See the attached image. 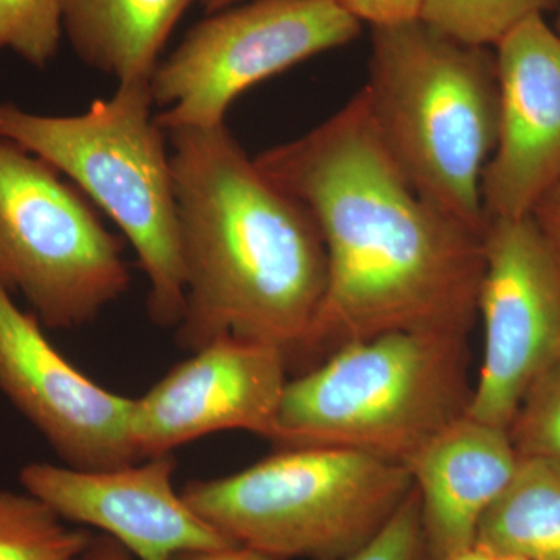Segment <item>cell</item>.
<instances>
[{"label":"cell","instance_id":"1","mask_svg":"<svg viewBox=\"0 0 560 560\" xmlns=\"http://www.w3.org/2000/svg\"><path fill=\"white\" fill-rule=\"evenodd\" d=\"M254 160L307 206L326 246V293L300 357H326L390 331L469 335L485 234L411 186L361 92L318 127Z\"/></svg>","mask_w":560,"mask_h":560},{"label":"cell","instance_id":"2","mask_svg":"<svg viewBox=\"0 0 560 560\" xmlns=\"http://www.w3.org/2000/svg\"><path fill=\"white\" fill-rule=\"evenodd\" d=\"M167 136L186 285L179 345L197 352L219 338H243L283 350L290 364L326 293L315 217L226 124Z\"/></svg>","mask_w":560,"mask_h":560},{"label":"cell","instance_id":"3","mask_svg":"<svg viewBox=\"0 0 560 560\" xmlns=\"http://www.w3.org/2000/svg\"><path fill=\"white\" fill-rule=\"evenodd\" d=\"M360 92L411 186L485 234L481 183L499 135L495 51L422 20L371 27L370 72Z\"/></svg>","mask_w":560,"mask_h":560},{"label":"cell","instance_id":"4","mask_svg":"<svg viewBox=\"0 0 560 560\" xmlns=\"http://www.w3.org/2000/svg\"><path fill=\"white\" fill-rule=\"evenodd\" d=\"M467 335L390 331L349 342L289 381L271 441L405 464L469 411Z\"/></svg>","mask_w":560,"mask_h":560},{"label":"cell","instance_id":"5","mask_svg":"<svg viewBox=\"0 0 560 560\" xmlns=\"http://www.w3.org/2000/svg\"><path fill=\"white\" fill-rule=\"evenodd\" d=\"M151 81L119 83L113 97L75 116H43L0 101V139L68 176L119 226L149 280V315L178 327L186 305L178 205L167 132Z\"/></svg>","mask_w":560,"mask_h":560},{"label":"cell","instance_id":"6","mask_svg":"<svg viewBox=\"0 0 560 560\" xmlns=\"http://www.w3.org/2000/svg\"><path fill=\"white\" fill-rule=\"evenodd\" d=\"M404 464L334 447H287L180 495L224 539L280 560H342L410 495Z\"/></svg>","mask_w":560,"mask_h":560},{"label":"cell","instance_id":"7","mask_svg":"<svg viewBox=\"0 0 560 560\" xmlns=\"http://www.w3.org/2000/svg\"><path fill=\"white\" fill-rule=\"evenodd\" d=\"M124 245L61 173L0 139V285L49 329L92 323L127 293Z\"/></svg>","mask_w":560,"mask_h":560},{"label":"cell","instance_id":"8","mask_svg":"<svg viewBox=\"0 0 560 560\" xmlns=\"http://www.w3.org/2000/svg\"><path fill=\"white\" fill-rule=\"evenodd\" d=\"M363 24L335 0H248L208 14L151 77L165 132L226 124L243 92L348 46Z\"/></svg>","mask_w":560,"mask_h":560},{"label":"cell","instance_id":"9","mask_svg":"<svg viewBox=\"0 0 560 560\" xmlns=\"http://www.w3.org/2000/svg\"><path fill=\"white\" fill-rule=\"evenodd\" d=\"M482 243V359L467 416L508 430L560 350V260L530 215L489 220Z\"/></svg>","mask_w":560,"mask_h":560},{"label":"cell","instance_id":"10","mask_svg":"<svg viewBox=\"0 0 560 560\" xmlns=\"http://www.w3.org/2000/svg\"><path fill=\"white\" fill-rule=\"evenodd\" d=\"M0 390L39 431L62 464L110 470L138 463L131 440L135 399L77 370L0 285Z\"/></svg>","mask_w":560,"mask_h":560},{"label":"cell","instance_id":"11","mask_svg":"<svg viewBox=\"0 0 560 560\" xmlns=\"http://www.w3.org/2000/svg\"><path fill=\"white\" fill-rule=\"evenodd\" d=\"M191 353L135 399L130 429L140 460L219 431H249L270 441L275 434L289 383L283 350L224 337Z\"/></svg>","mask_w":560,"mask_h":560},{"label":"cell","instance_id":"12","mask_svg":"<svg viewBox=\"0 0 560 560\" xmlns=\"http://www.w3.org/2000/svg\"><path fill=\"white\" fill-rule=\"evenodd\" d=\"M175 470L168 453L97 471L32 463L20 480L62 521L101 529L138 560H173L179 552L234 545L191 510L173 486Z\"/></svg>","mask_w":560,"mask_h":560},{"label":"cell","instance_id":"13","mask_svg":"<svg viewBox=\"0 0 560 560\" xmlns=\"http://www.w3.org/2000/svg\"><path fill=\"white\" fill-rule=\"evenodd\" d=\"M499 135L482 175L486 220L529 217L560 175V35L529 18L493 47Z\"/></svg>","mask_w":560,"mask_h":560},{"label":"cell","instance_id":"14","mask_svg":"<svg viewBox=\"0 0 560 560\" xmlns=\"http://www.w3.org/2000/svg\"><path fill=\"white\" fill-rule=\"evenodd\" d=\"M518 460L506 429L466 415L404 464L418 492L430 560L477 545L482 517L510 486Z\"/></svg>","mask_w":560,"mask_h":560},{"label":"cell","instance_id":"15","mask_svg":"<svg viewBox=\"0 0 560 560\" xmlns=\"http://www.w3.org/2000/svg\"><path fill=\"white\" fill-rule=\"evenodd\" d=\"M197 0H60L62 28L84 65L117 83L151 81L161 51Z\"/></svg>","mask_w":560,"mask_h":560},{"label":"cell","instance_id":"16","mask_svg":"<svg viewBox=\"0 0 560 560\" xmlns=\"http://www.w3.org/2000/svg\"><path fill=\"white\" fill-rule=\"evenodd\" d=\"M478 547L493 556L560 560V463L521 456L500 499L486 512Z\"/></svg>","mask_w":560,"mask_h":560},{"label":"cell","instance_id":"17","mask_svg":"<svg viewBox=\"0 0 560 560\" xmlns=\"http://www.w3.org/2000/svg\"><path fill=\"white\" fill-rule=\"evenodd\" d=\"M92 537L32 493L0 490V560H80Z\"/></svg>","mask_w":560,"mask_h":560},{"label":"cell","instance_id":"18","mask_svg":"<svg viewBox=\"0 0 560 560\" xmlns=\"http://www.w3.org/2000/svg\"><path fill=\"white\" fill-rule=\"evenodd\" d=\"M559 10L560 0H425L420 20L452 38L493 49L522 22Z\"/></svg>","mask_w":560,"mask_h":560},{"label":"cell","instance_id":"19","mask_svg":"<svg viewBox=\"0 0 560 560\" xmlns=\"http://www.w3.org/2000/svg\"><path fill=\"white\" fill-rule=\"evenodd\" d=\"M508 433L518 456L560 463V350L526 390Z\"/></svg>","mask_w":560,"mask_h":560},{"label":"cell","instance_id":"20","mask_svg":"<svg viewBox=\"0 0 560 560\" xmlns=\"http://www.w3.org/2000/svg\"><path fill=\"white\" fill-rule=\"evenodd\" d=\"M65 28L60 0H0V50L44 69L57 55Z\"/></svg>","mask_w":560,"mask_h":560},{"label":"cell","instance_id":"21","mask_svg":"<svg viewBox=\"0 0 560 560\" xmlns=\"http://www.w3.org/2000/svg\"><path fill=\"white\" fill-rule=\"evenodd\" d=\"M342 560H430L416 489L374 539Z\"/></svg>","mask_w":560,"mask_h":560},{"label":"cell","instance_id":"22","mask_svg":"<svg viewBox=\"0 0 560 560\" xmlns=\"http://www.w3.org/2000/svg\"><path fill=\"white\" fill-rule=\"evenodd\" d=\"M346 13L371 27L420 20L425 0H335Z\"/></svg>","mask_w":560,"mask_h":560},{"label":"cell","instance_id":"23","mask_svg":"<svg viewBox=\"0 0 560 560\" xmlns=\"http://www.w3.org/2000/svg\"><path fill=\"white\" fill-rule=\"evenodd\" d=\"M560 260V175L530 213Z\"/></svg>","mask_w":560,"mask_h":560},{"label":"cell","instance_id":"24","mask_svg":"<svg viewBox=\"0 0 560 560\" xmlns=\"http://www.w3.org/2000/svg\"><path fill=\"white\" fill-rule=\"evenodd\" d=\"M173 560H280L265 555L253 548L230 545V547L213 548V550L184 551L176 555Z\"/></svg>","mask_w":560,"mask_h":560},{"label":"cell","instance_id":"25","mask_svg":"<svg viewBox=\"0 0 560 560\" xmlns=\"http://www.w3.org/2000/svg\"><path fill=\"white\" fill-rule=\"evenodd\" d=\"M80 560H138L124 545L106 534L92 537L91 545Z\"/></svg>","mask_w":560,"mask_h":560},{"label":"cell","instance_id":"26","mask_svg":"<svg viewBox=\"0 0 560 560\" xmlns=\"http://www.w3.org/2000/svg\"><path fill=\"white\" fill-rule=\"evenodd\" d=\"M445 560H493V556L490 555L489 551H486L485 548L474 545V547L456 552V555Z\"/></svg>","mask_w":560,"mask_h":560},{"label":"cell","instance_id":"27","mask_svg":"<svg viewBox=\"0 0 560 560\" xmlns=\"http://www.w3.org/2000/svg\"><path fill=\"white\" fill-rule=\"evenodd\" d=\"M201 3L206 13H217V11L230 9V7L238 5V3L248 2V0H197Z\"/></svg>","mask_w":560,"mask_h":560},{"label":"cell","instance_id":"28","mask_svg":"<svg viewBox=\"0 0 560 560\" xmlns=\"http://www.w3.org/2000/svg\"><path fill=\"white\" fill-rule=\"evenodd\" d=\"M493 560H533V559L521 558V556H493Z\"/></svg>","mask_w":560,"mask_h":560},{"label":"cell","instance_id":"29","mask_svg":"<svg viewBox=\"0 0 560 560\" xmlns=\"http://www.w3.org/2000/svg\"><path fill=\"white\" fill-rule=\"evenodd\" d=\"M552 27H555V31L558 32L560 35V10L558 11V13H556V22L555 25H552Z\"/></svg>","mask_w":560,"mask_h":560}]
</instances>
